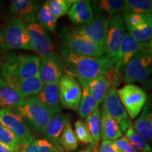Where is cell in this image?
Here are the masks:
<instances>
[{
    "instance_id": "cell-31",
    "label": "cell",
    "mask_w": 152,
    "mask_h": 152,
    "mask_svg": "<svg viewBox=\"0 0 152 152\" xmlns=\"http://www.w3.org/2000/svg\"><path fill=\"white\" fill-rule=\"evenodd\" d=\"M58 142L63 149L67 151H75L78 147V140L70 121L66 123L65 128L61 134Z\"/></svg>"
},
{
    "instance_id": "cell-18",
    "label": "cell",
    "mask_w": 152,
    "mask_h": 152,
    "mask_svg": "<svg viewBox=\"0 0 152 152\" xmlns=\"http://www.w3.org/2000/svg\"><path fill=\"white\" fill-rule=\"evenodd\" d=\"M68 15L73 23L84 26L92 20L94 11L90 1L81 0L77 1L71 6Z\"/></svg>"
},
{
    "instance_id": "cell-39",
    "label": "cell",
    "mask_w": 152,
    "mask_h": 152,
    "mask_svg": "<svg viewBox=\"0 0 152 152\" xmlns=\"http://www.w3.org/2000/svg\"><path fill=\"white\" fill-rule=\"evenodd\" d=\"M119 151L121 152H138V151L133 147V146L129 142L125 136L121 137L118 140L113 141Z\"/></svg>"
},
{
    "instance_id": "cell-15",
    "label": "cell",
    "mask_w": 152,
    "mask_h": 152,
    "mask_svg": "<svg viewBox=\"0 0 152 152\" xmlns=\"http://www.w3.org/2000/svg\"><path fill=\"white\" fill-rule=\"evenodd\" d=\"M40 1L34 0H12L9 11L12 17L20 19L26 23L36 21L35 14L39 11Z\"/></svg>"
},
{
    "instance_id": "cell-11",
    "label": "cell",
    "mask_w": 152,
    "mask_h": 152,
    "mask_svg": "<svg viewBox=\"0 0 152 152\" xmlns=\"http://www.w3.org/2000/svg\"><path fill=\"white\" fill-rule=\"evenodd\" d=\"M109 20L102 14H95L86 25L73 28L76 33L87 38L104 49Z\"/></svg>"
},
{
    "instance_id": "cell-47",
    "label": "cell",
    "mask_w": 152,
    "mask_h": 152,
    "mask_svg": "<svg viewBox=\"0 0 152 152\" xmlns=\"http://www.w3.org/2000/svg\"><path fill=\"white\" fill-rule=\"evenodd\" d=\"M16 152H18V151H16Z\"/></svg>"
},
{
    "instance_id": "cell-41",
    "label": "cell",
    "mask_w": 152,
    "mask_h": 152,
    "mask_svg": "<svg viewBox=\"0 0 152 152\" xmlns=\"http://www.w3.org/2000/svg\"><path fill=\"white\" fill-rule=\"evenodd\" d=\"M141 83L142 84H143L144 87H147V88L149 89V90H151V94H150L149 99V100H148V102H149V103L151 104V105L152 106V78L148 79L146 81H144V82H143V83Z\"/></svg>"
},
{
    "instance_id": "cell-27",
    "label": "cell",
    "mask_w": 152,
    "mask_h": 152,
    "mask_svg": "<svg viewBox=\"0 0 152 152\" xmlns=\"http://www.w3.org/2000/svg\"><path fill=\"white\" fill-rule=\"evenodd\" d=\"M82 98L78 109V115L82 118H86L90 114L94 111L99 105L94 97L90 94L88 87L86 85H81Z\"/></svg>"
},
{
    "instance_id": "cell-19",
    "label": "cell",
    "mask_w": 152,
    "mask_h": 152,
    "mask_svg": "<svg viewBox=\"0 0 152 152\" xmlns=\"http://www.w3.org/2000/svg\"><path fill=\"white\" fill-rule=\"evenodd\" d=\"M68 121H70L67 115L55 113L47 123L43 132V135L46 137V140L54 145H60L58 142L59 137Z\"/></svg>"
},
{
    "instance_id": "cell-6",
    "label": "cell",
    "mask_w": 152,
    "mask_h": 152,
    "mask_svg": "<svg viewBox=\"0 0 152 152\" xmlns=\"http://www.w3.org/2000/svg\"><path fill=\"white\" fill-rule=\"evenodd\" d=\"M32 50L37 53L41 59L57 57L54 44L49 34L36 21L26 23Z\"/></svg>"
},
{
    "instance_id": "cell-5",
    "label": "cell",
    "mask_w": 152,
    "mask_h": 152,
    "mask_svg": "<svg viewBox=\"0 0 152 152\" xmlns=\"http://www.w3.org/2000/svg\"><path fill=\"white\" fill-rule=\"evenodd\" d=\"M64 47L77 55L92 57L102 56L104 49L87 38L76 33L73 29L65 30L61 35Z\"/></svg>"
},
{
    "instance_id": "cell-22",
    "label": "cell",
    "mask_w": 152,
    "mask_h": 152,
    "mask_svg": "<svg viewBox=\"0 0 152 152\" xmlns=\"http://www.w3.org/2000/svg\"><path fill=\"white\" fill-rule=\"evenodd\" d=\"M123 137V132L119 125L105 112L102 111L101 118V137L103 141H115Z\"/></svg>"
},
{
    "instance_id": "cell-40",
    "label": "cell",
    "mask_w": 152,
    "mask_h": 152,
    "mask_svg": "<svg viewBox=\"0 0 152 152\" xmlns=\"http://www.w3.org/2000/svg\"><path fill=\"white\" fill-rule=\"evenodd\" d=\"M98 152H121V151H119L113 141L104 140L101 143Z\"/></svg>"
},
{
    "instance_id": "cell-16",
    "label": "cell",
    "mask_w": 152,
    "mask_h": 152,
    "mask_svg": "<svg viewBox=\"0 0 152 152\" xmlns=\"http://www.w3.org/2000/svg\"><path fill=\"white\" fill-rule=\"evenodd\" d=\"M62 71L63 63L58 56L54 58L41 59L39 76L44 85L59 80Z\"/></svg>"
},
{
    "instance_id": "cell-24",
    "label": "cell",
    "mask_w": 152,
    "mask_h": 152,
    "mask_svg": "<svg viewBox=\"0 0 152 152\" xmlns=\"http://www.w3.org/2000/svg\"><path fill=\"white\" fill-rule=\"evenodd\" d=\"M20 100L22 98L18 93L0 77V107L1 109H14Z\"/></svg>"
},
{
    "instance_id": "cell-48",
    "label": "cell",
    "mask_w": 152,
    "mask_h": 152,
    "mask_svg": "<svg viewBox=\"0 0 152 152\" xmlns=\"http://www.w3.org/2000/svg\"></svg>"
},
{
    "instance_id": "cell-23",
    "label": "cell",
    "mask_w": 152,
    "mask_h": 152,
    "mask_svg": "<svg viewBox=\"0 0 152 152\" xmlns=\"http://www.w3.org/2000/svg\"><path fill=\"white\" fill-rule=\"evenodd\" d=\"M84 85H86L88 87L90 94H92L99 106L103 102L108 91L111 88L109 83L104 75L95 77L88 82L87 84Z\"/></svg>"
},
{
    "instance_id": "cell-17",
    "label": "cell",
    "mask_w": 152,
    "mask_h": 152,
    "mask_svg": "<svg viewBox=\"0 0 152 152\" xmlns=\"http://www.w3.org/2000/svg\"><path fill=\"white\" fill-rule=\"evenodd\" d=\"M7 85L16 91L22 99L36 96L44 86L39 75L31 78L15 80L7 83Z\"/></svg>"
},
{
    "instance_id": "cell-4",
    "label": "cell",
    "mask_w": 152,
    "mask_h": 152,
    "mask_svg": "<svg viewBox=\"0 0 152 152\" xmlns=\"http://www.w3.org/2000/svg\"><path fill=\"white\" fill-rule=\"evenodd\" d=\"M152 75V52L149 47L134 55L125 68L123 79L125 83H143Z\"/></svg>"
},
{
    "instance_id": "cell-13",
    "label": "cell",
    "mask_w": 152,
    "mask_h": 152,
    "mask_svg": "<svg viewBox=\"0 0 152 152\" xmlns=\"http://www.w3.org/2000/svg\"><path fill=\"white\" fill-rule=\"evenodd\" d=\"M102 111L111 117L119 125L123 132L130 126L131 122L115 89L110 88L103 100Z\"/></svg>"
},
{
    "instance_id": "cell-9",
    "label": "cell",
    "mask_w": 152,
    "mask_h": 152,
    "mask_svg": "<svg viewBox=\"0 0 152 152\" xmlns=\"http://www.w3.org/2000/svg\"><path fill=\"white\" fill-rule=\"evenodd\" d=\"M116 92L125 110L132 119L137 116L147 102V93L135 85H125Z\"/></svg>"
},
{
    "instance_id": "cell-42",
    "label": "cell",
    "mask_w": 152,
    "mask_h": 152,
    "mask_svg": "<svg viewBox=\"0 0 152 152\" xmlns=\"http://www.w3.org/2000/svg\"><path fill=\"white\" fill-rule=\"evenodd\" d=\"M3 50H7V47L4 38L3 31H0V52H2Z\"/></svg>"
},
{
    "instance_id": "cell-3",
    "label": "cell",
    "mask_w": 152,
    "mask_h": 152,
    "mask_svg": "<svg viewBox=\"0 0 152 152\" xmlns=\"http://www.w3.org/2000/svg\"><path fill=\"white\" fill-rule=\"evenodd\" d=\"M13 111L22 118L28 128L41 134H43L47 123L55 114L36 96L20 100Z\"/></svg>"
},
{
    "instance_id": "cell-10",
    "label": "cell",
    "mask_w": 152,
    "mask_h": 152,
    "mask_svg": "<svg viewBox=\"0 0 152 152\" xmlns=\"http://www.w3.org/2000/svg\"><path fill=\"white\" fill-rule=\"evenodd\" d=\"M125 34V25L123 17L118 13L113 15L109 20L104 56L114 61Z\"/></svg>"
},
{
    "instance_id": "cell-45",
    "label": "cell",
    "mask_w": 152,
    "mask_h": 152,
    "mask_svg": "<svg viewBox=\"0 0 152 152\" xmlns=\"http://www.w3.org/2000/svg\"><path fill=\"white\" fill-rule=\"evenodd\" d=\"M5 11V7H4V2L2 1H0V20H1L4 14Z\"/></svg>"
},
{
    "instance_id": "cell-14",
    "label": "cell",
    "mask_w": 152,
    "mask_h": 152,
    "mask_svg": "<svg viewBox=\"0 0 152 152\" xmlns=\"http://www.w3.org/2000/svg\"><path fill=\"white\" fill-rule=\"evenodd\" d=\"M147 47H149V42H139L133 39L130 34L126 33L114 60V66L123 74L125 68L134 55Z\"/></svg>"
},
{
    "instance_id": "cell-33",
    "label": "cell",
    "mask_w": 152,
    "mask_h": 152,
    "mask_svg": "<svg viewBox=\"0 0 152 152\" xmlns=\"http://www.w3.org/2000/svg\"><path fill=\"white\" fill-rule=\"evenodd\" d=\"M125 134H126L125 137L137 151L152 152L151 147H150L148 142L134 130L132 125L129 127V128L125 132Z\"/></svg>"
},
{
    "instance_id": "cell-35",
    "label": "cell",
    "mask_w": 152,
    "mask_h": 152,
    "mask_svg": "<svg viewBox=\"0 0 152 152\" xmlns=\"http://www.w3.org/2000/svg\"><path fill=\"white\" fill-rule=\"evenodd\" d=\"M75 135L77 140L84 144H92V139L85 121L77 119L75 123Z\"/></svg>"
},
{
    "instance_id": "cell-36",
    "label": "cell",
    "mask_w": 152,
    "mask_h": 152,
    "mask_svg": "<svg viewBox=\"0 0 152 152\" xmlns=\"http://www.w3.org/2000/svg\"><path fill=\"white\" fill-rule=\"evenodd\" d=\"M100 10L106 11L108 14L113 15L123 9L125 1L123 0H102L96 3Z\"/></svg>"
},
{
    "instance_id": "cell-29",
    "label": "cell",
    "mask_w": 152,
    "mask_h": 152,
    "mask_svg": "<svg viewBox=\"0 0 152 152\" xmlns=\"http://www.w3.org/2000/svg\"><path fill=\"white\" fill-rule=\"evenodd\" d=\"M35 18L38 21V24L45 30L54 33L56 27L57 19L49 10L47 3L45 2L39 8L36 14Z\"/></svg>"
},
{
    "instance_id": "cell-30",
    "label": "cell",
    "mask_w": 152,
    "mask_h": 152,
    "mask_svg": "<svg viewBox=\"0 0 152 152\" xmlns=\"http://www.w3.org/2000/svg\"><path fill=\"white\" fill-rule=\"evenodd\" d=\"M129 34L139 42H149L152 38V16L137 28H128Z\"/></svg>"
},
{
    "instance_id": "cell-25",
    "label": "cell",
    "mask_w": 152,
    "mask_h": 152,
    "mask_svg": "<svg viewBox=\"0 0 152 152\" xmlns=\"http://www.w3.org/2000/svg\"><path fill=\"white\" fill-rule=\"evenodd\" d=\"M63 149L61 145L55 146L46 139H37L26 145H20L18 152H63Z\"/></svg>"
},
{
    "instance_id": "cell-21",
    "label": "cell",
    "mask_w": 152,
    "mask_h": 152,
    "mask_svg": "<svg viewBox=\"0 0 152 152\" xmlns=\"http://www.w3.org/2000/svg\"><path fill=\"white\" fill-rule=\"evenodd\" d=\"M134 130L147 142L152 141V106L146 103L140 114L133 125Z\"/></svg>"
},
{
    "instance_id": "cell-12",
    "label": "cell",
    "mask_w": 152,
    "mask_h": 152,
    "mask_svg": "<svg viewBox=\"0 0 152 152\" xmlns=\"http://www.w3.org/2000/svg\"><path fill=\"white\" fill-rule=\"evenodd\" d=\"M0 124L14 133L20 140V145L29 144L34 140L27 124L10 109H0Z\"/></svg>"
},
{
    "instance_id": "cell-46",
    "label": "cell",
    "mask_w": 152,
    "mask_h": 152,
    "mask_svg": "<svg viewBox=\"0 0 152 152\" xmlns=\"http://www.w3.org/2000/svg\"><path fill=\"white\" fill-rule=\"evenodd\" d=\"M149 43H152V38H151V41L149 42Z\"/></svg>"
},
{
    "instance_id": "cell-32",
    "label": "cell",
    "mask_w": 152,
    "mask_h": 152,
    "mask_svg": "<svg viewBox=\"0 0 152 152\" xmlns=\"http://www.w3.org/2000/svg\"><path fill=\"white\" fill-rule=\"evenodd\" d=\"M76 0H49L46 2L49 10L56 19L68 14L71 6L76 2Z\"/></svg>"
},
{
    "instance_id": "cell-38",
    "label": "cell",
    "mask_w": 152,
    "mask_h": 152,
    "mask_svg": "<svg viewBox=\"0 0 152 152\" xmlns=\"http://www.w3.org/2000/svg\"><path fill=\"white\" fill-rule=\"evenodd\" d=\"M104 75L109 83L111 88H113L115 90V88L121 84L123 74L121 71H119L113 65V67L110 68L109 71Z\"/></svg>"
},
{
    "instance_id": "cell-44",
    "label": "cell",
    "mask_w": 152,
    "mask_h": 152,
    "mask_svg": "<svg viewBox=\"0 0 152 152\" xmlns=\"http://www.w3.org/2000/svg\"><path fill=\"white\" fill-rule=\"evenodd\" d=\"M97 147H94V146L91 145L90 147L87 148V149L80 150L78 152H98Z\"/></svg>"
},
{
    "instance_id": "cell-20",
    "label": "cell",
    "mask_w": 152,
    "mask_h": 152,
    "mask_svg": "<svg viewBox=\"0 0 152 152\" xmlns=\"http://www.w3.org/2000/svg\"><path fill=\"white\" fill-rule=\"evenodd\" d=\"M58 81L44 85L42 90L36 97L42 104L54 113H60L61 111L58 92Z\"/></svg>"
},
{
    "instance_id": "cell-34",
    "label": "cell",
    "mask_w": 152,
    "mask_h": 152,
    "mask_svg": "<svg viewBox=\"0 0 152 152\" xmlns=\"http://www.w3.org/2000/svg\"><path fill=\"white\" fill-rule=\"evenodd\" d=\"M0 142L9 146L14 151H18L20 146V142L18 138L11 130L1 124H0Z\"/></svg>"
},
{
    "instance_id": "cell-37",
    "label": "cell",
    "mask_w": 152,
    "mask_h": 152,
    "mask_svg": "<svg viewBox=\"0 0 152 152\" xmlns=\"http://www.w3.org/2000/svg\"><path fill=\"white\" fill-rule=\"evenodd\" d=\"M151 16L149 14H123V20L127 28H137L144 23Z\"/></svg>"
},
{
    "instance_id": "cell-7",
    "label": "cell",
    "mask_w": 152,
    "mask_h": 152,
    "mask_svg": "<svg viewBox=\"0 0 152 152\" xmlns=\"http://www.w3.org/2000/svg\"><path fill=\"white\" fill-rule=\"evenodd\" d=\"M7 49L32 50L26 23L20 19L11 17L3 31Z\"/></svg>"
},
{
    "instance_id": "cell-8",
    "label": "cell",
    "mask_w": 152,
    "mask_h": 152,
    "mask_svg": "<svg viewBox=\"0 0 152 152\" xmlns=\"http://www.w3.org/2000/svg\"><path fill=\"white\" fill-rule=\"evenodd\" d=\"M58 92L62 107L78 111L83 90L75 77L67 74L61 76L58 83Z\"/></svg>"
},
{
    "instance_id": "cell-43",
    "label": "cell",
    "mask_w": 152,
    "mask_h": 152,
    "mask_svg": "<svg viewBox=\"0 0 152 152\" xmlns=\"http://www.w3.org/2000/svg\"><path fill=\"white\" fill-rule=\"evenodd\" d=\"M17 151H14L9 146L6 145V144L0 142V152H16Z\"/></svg>"
},
{
    "instance_id": "cell-28",
    "label": "cell",
    "mask_w": 152,
    "mask_h": 152,
    "mask_svg": "<svg viewBox=\"0 0 152 152\" xmlns=\"http://www.w3.org/2000/svg\"><path fill=\"white\" fill-rule=\"evenodd\" d=\"M123 14H152V0H126L123 8Z\"/></svg>"
},
{
    "instance_id": "cell-1",
    "label": "cell",
    "mask_w": 152,
    "mask_h": 152,
    "mask_svg": "<svg viewBox=\"0 0 152 152\" xmlns=\"http://www.w3.org/2000/svg\"><path fill=\"white\" fill-rule=\"evenodd\" d=\"M61 55L66 74L75 77L80 85L105 74L114 65L113 61L105 56H81L70 52L65 47L61 49Z\"/></svg>"
},
{
    "instance_id": "cell-2",
    "label": "cell",
    "mask_w": 152,
    "mask_h": 152,
    "mask_svg": "<svg viewBox=\"0 0 152 152\" xmlns=\"http://www.w3.org/2000/svg\"><path fill=\"white\" fill-rule=\"evenodd\" d=\"M41 58L32 54L1 53L0 77L9 83L15 80L31 78L39 75Z\"/></svg>"
},
{
    "instance_id": "cell-26",
    "label": "cell",
    "mask_w": 152,
    "mask_h": 152,
    "mask_svg": "<svg viewBox=\"0 0 152 152\" xmlns=\"http://www.w3.org/2000/svg\"><path fill=\"white\" fill-rule=\"evenodd\" d=\"M101 118L102 112L100 108L98 107L92 112L85 121L92 136V144H91V145L94 147H98L101 138Z\"/></svg>"
}]
</instances>
